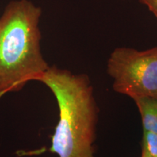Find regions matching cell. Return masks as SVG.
I'll list each match as a JSON object with an SVG mask.
<instances>
[{"label": "cell", "instance_id": "obj_7", "mask_svg": "<svg viewBox=\"0 0 157 157\" xmlns=\"http://www.w3.org/2000/svg\"><path fill=\"white\" fill-rule=\"evenodd\" d=\"M141 157H152L149 154L148 151L145 147L142 146V151H141Z\"/></svg>", "mask_w": 157, "mask_h": 157}, {"label": "cell", "instance_id": "obj_3", "mask_svg": "<svg viewBox=\"0 0 157 157\" xmlns=\"http://www.w3.org/2000/svg\"><path fill=\"white\" fill-rule=\"evenodd\" d=\"M107 72L113 78V88L129 96L157 98V47L139 51L117 48L110 55Z\"/></svg>", "mask_w": 157, "mask_h": 157}, {"label": "cell", "instance_id": "obj_2", "mask_svg": "<svg viewBox=\"0 0 157 157\" xmlns=\"http://www.w3.org/2000/svg\"><path fill=\"white\" fill-rule=\"evenodd\" d=\"M42 10L29 0H13L0 17V97L18 91L48 69L41 51Z\"/></svg>", "mask_w": 157, "mask_h": 157}, {"label": "cell", "instance_id": "obj_6", "mask_svg": "<svg viewBox=\"0 0 157 157\" xmlns=\"http://www.w3.org/2000/svg\"><path fill=\"white\" fill-rule=\"evenodd\" d=\"M139 2L146 5L157 18V0H139Z\"/></svg>", "mask_w": 157, "mask_h": 157}, {"label": "cell", "instance_id": "obj_8", "mask_svg": "<svg viewBox=\"0 0 157 157\" xmlns=\"http://www.w3.org/2000/svg\"><path fill=\"white\" fill-rule=\"evenodd\" d=\"M123 1H126V0H123Z\"/></svg>", "mask_w": 157, "mask_h": 157}, {"label": "cell", "instance_id": "obj_5", "mask_svg": "<svg viewBox=\"0 0 157 157\" xmlns=\"http://www.w3.org/2000/svg\"><path fill=\"white\" fill-rule=\"evenodd\" d=\"M142 146L146 148L152 157H157V134L143 131Z\"/></svg>", "mask_w": 157, "mask_h": 157}, {"label": "cell", "instance_id": "obj_4", "mask_svg": "<svg viewBox=\"0 0 157 157\" xmlns=\"http://www.w3.org/2000/svg\"><path fill=\"white\" fill-rule=\"evenodd\" d=\"M132 99L140 112L143 131L157 134V98L137 96Z\"/></svg>", "mask_w": 157, "mask_h": 157}, {"label": "cell", "instance_id": "obj_1", "mask_svg": "<svg viewBox=\"0 0 157 157\" xmlns=\"http://www.w3.org/2000/svg\"><path fill=\"white\" fill-rule=\"evenodd\" d=\"M35 81L48 86L59 109L49 151L58 157H95L99 109L89 77L52 66Z\"/></svg>", "mask_w": 157, "mask_h": 157}]
</instances>
